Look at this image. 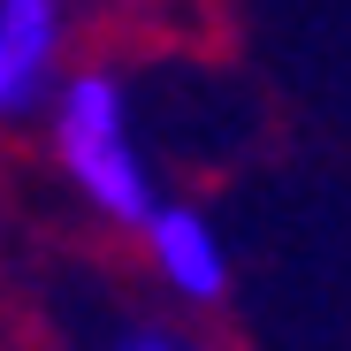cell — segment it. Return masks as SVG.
Masks as SVG:
<instances>
[{"label":"cell","mask_w":351,"mask_h":351,"mask_svg":"<svg viewBox=\"0 0 351 351\" xmlns=\"http://www.w3.org/2000/svg\"><path fill=\"white\" fill-rule=\"evenodd\" d=\"M53 153H62L69 184L107 214V221H145L160 199L145 184V160L130 145V107H123V77L114 69H84L62 84V107H53Z\"/></svg>","instance_id":"cell-1"},{"label":"cell","mask_w":351,"mask_h":351,"mask_svg":"<svg viewBox=\"0 0 351 351\" xmlns=\"http://www.w3.org/2000/svg\"><path fill=\"white\" fill-rule=\"evenodd\" d=\"M53 62H62V0H0V123H23L53 92Z\"/></svg>","instance_id":"cell-2"},{"label":"cell","mask_w":351,"mask_h":351,"mask_svg":"<svg viewBox=\"0 0 351 351\" xmlns=\"http://www.w3.org/2000/svg\"><path fill=\"white\" fill-rule=\"evenodd\" d=\"M138 229H145V252H153V267L168 275V290H184L191 306H214L221 290H229V260H221L214 229H206L191 206H153Z\"/></svg>","instance_id":"cell-3"},{"label":"cell","mask_w":351,"mask_h":351,"mask_svg":"<svg viewBox=\"0 0 351 351\" xmlns=\"http://www.w3.org/2000/svg\"><path fill=\"white\" fill-rule=\"evenodd\" d=\"M114 351H184L176 336H130V343H114Z\"/></svg>","instance_id":"cell-4"}]
</instances>
